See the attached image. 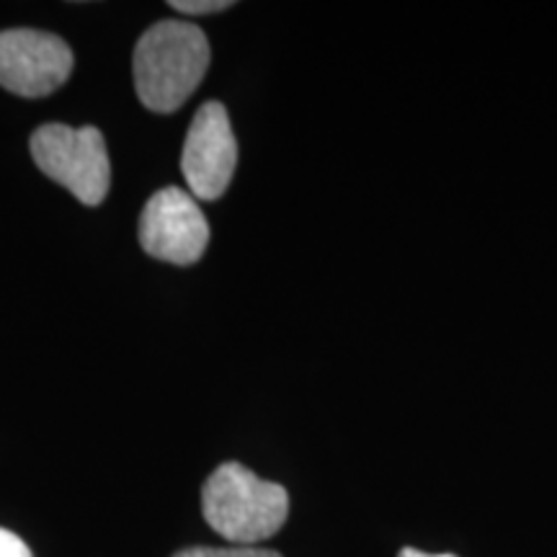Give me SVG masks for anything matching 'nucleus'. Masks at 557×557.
Segmentation results:
<instances>
[{
    "label": "nucleus",
    "mask_w": 557,
    "mask_h": 557,
    "mask_svg": "<svg viewBox=\"0 0 557 557\" xmlns=\"http://www.w3.org/2000/svg\"><path fill=\"white\" fill-rule=\"evenodd\" d=\"M209 41L186 21H158L135 47L137 99L156 114H173L205 81Z\"/></svg>",
    "instance_id": "f257e3e1"
},
{
    "label": "nucleus",
    "mask_w": 557,
    "mask_h": 557,
    "mask_svg": "<svg viewBox=\"0 0 557 557\" xmlns=\"http://www.w3.org/2000/svg\"><path fill=\"white\" fill-rule=\"evenodd\" d=\"M207 524L238 547L274 537L289 517V496L278 483L263 480L238 462L220 465L201 487Z\"/></svg>",
    "instance_id": "f03ea898"
},
{
    "label": "nucleus",
    "mask_w": 557,
    "mask_h": 557,
    "mask_svg": "<svg viewBox=\"0 0 557 557\" xmlns=\"http://www.w3.org/2000/svg\"><path fill=\"white\" fill-rule=\"evenodd\" d=\"M37 169L58 181L81 205L99 207L109 194L111 165L103 135L96 127L45 124L32 135Z\"/></svg>",
    "instance_id": "7ed1b4c3"
},
{
    "label": "nucleus",
    "mask_w": 557,
    "mask_h": 557,
    "mask_svg": "<svg viewBox=\"0 0 557 557\" xmlns=\"http://www.w3.org/2000/svg\"><path fill=\"white\" fill-rule=\"evenodd\" d=\"M139 246L152 259L191 267L209 246V225L199 201L189 191L160 189L139 214Z\"/></svg>",
    "instance_id": "20e7f679"
},
{
    "label": "nucleus",
    "mask_w": 557,
    "mask_h": 557,
    "mask_svg": "<svg viewBox=\"0 0 557 557\" xmlns=\"http://www.w3.org/2000/svg\"><path fill=\"white\" fill-rule=\"evenodd\" d=\"M73 73V50L58 34L37 29L0 32V86L24 99L58 90Z\"/></svg>",
    "instance_id": "39448f33"
},
{
    "label": "nucleus",
    "mask_w": 557,
    "mask_h": 557,
    "mask_svg": "<svg viewBox=\"0 0 557 557\" xmlns=\"http://www.w3.org/2000/svg\"><path fill=\"white\" fill-rule=\"evenodd\" d=\"M238 165V143L227 109L220 101H207L194 114L181 152V171L194 199L214 201L227 191Z\"/></svg>",
    "instance_id": "423d86ee"
},
{
    "label": "nucleus",
    "mask_w": 557,
    "mask_h": 557,
    "mask_svg": "<svg viewBox=\"0 0 557 557\" xmlns=\"http://www.w3.org/2000/svg\"><path fill=\"white\" fill-rule=\"evenodd\" d=\"M173 557H282L274 549L263 547H189Z\"/></svg>",
    "instance_id": "0eeeda50"
},
{
    "label": "nucleus",
    "mask_w": 557,
    "mask_h": 557,
    "mask_svg": "<svg viewBox=\"0 0 557 557\" xmlns=\"http://www.w3.org/2000/svg\"><path fill=\"white\" fill-rule=\"evenodd\" d=\"M171 9L189 13V16H201V13H218L230 9V0H171Z\"/></svg>",
    "instance_id": "6e6552de"
},
{
    "label": "nucleus",
    "mask_w": 557,
    "mask_h": 557,
    "mask_svg": "<svg viewBox=\"0 0 557 557\" xmlns=\"http://www.w3.org/2000/svg\"><path fill=\"white\" fill-rule=\"evenodd\" d=\"M0 557H32V553L24 540H18L9 529H0Z\"/></svg>",
    "instance_id": "1a4fd4ad"
},
{
    "label": "nucleus",
    "mask_w": 557,
    "mask_h": 557,
    "mask_svg": "<svg viewBox=\"0 0 557 557\" xmlns=\"http://www.w3.org/2000/svg\"><path fill=\"white\" fill-rule=\"evenodd\" d=\"M400 557H457V555H429V553H421V549H413V547H406L400 553Z\"/></svg>",
    "instance_id": "9d476101"
}]
</instances>
